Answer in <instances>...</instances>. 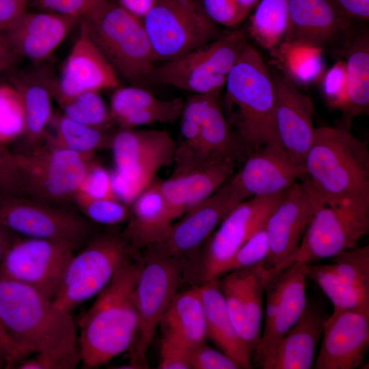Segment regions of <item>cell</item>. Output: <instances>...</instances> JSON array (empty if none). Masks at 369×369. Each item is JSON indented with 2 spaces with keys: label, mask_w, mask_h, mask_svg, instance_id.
Masks as SVG:
<instances>
[{
  "label": "cell",
  "mask_w": 369,
  "mask_h": 369,
  "mask_svg": "<svg viewBox=\"0 0 369 369\" xmlns=\"http://www.w3.org/2000/svg\"><path fill=\"white\" fill-rule=\"evenodd\" d=\"M0 320L28 357L20 369H73L81 363L76 325L70 312L37 289L0 275Z\"/></svg>",
  "instance_id": "obj_1"
},
{
  "label": "cell",
  "mask_w": 369,
  "mask_h": 369,
  "mask_svg": "<svg viewBox=\"0 0 369 369\" xmlns=\"http://www.w3.org/2000/svg\"><path fill=\"white\" fill-rule=\"evenodd\" d=\"M140 268L138 254L117 272L81 318L83 368H98L131 349L138 326L134 291Z\"/></svg>",
  "instance_id": "obj_2"
},
{
  "label": "cell",
  "mask_w": 369,
  "mask_h": 369,
  "mask_svg": "<svg viewBox=\"0 0 369 369\" xmlns=\"http://www.w3.org/2000/svg\"><path fill=\"white\" fill-rule=\"evenodd\" d=\"M299 179L318 208L369 193L366 142L340 127L314 128Z\"/></svg>",
  "instance_id": "obj_3"
},
{
  "label": "cell",
  "mask_w": 369,
  "mask_h": 369,
  "mask_svg": "<svg viewBox=\"0 0 369 369\" xmlns=\"http://www.w3.org/2000/svg\"><path fill=\"white\" fill-rule=\"evenodd\" d=\"M224 87L220 98L223 112L247 156L264 145L280 144L271 74L249 42L230 71Z\"/></svg>",
  "instance_id": "obj_4"
},
{
  "label": "cell",
  "mask_w": 369,
  "mask_h": 369,
  "mask_svg": "<svg viewBox=\"0 0 369 369\" xmlns=\"http://www.w3.org/2000/svg\"><path fill=\"white\" fill-rule=\"evenodd\" d=\"M139 257L141 268L135 287L138 326L129 350L130 368H148L146 354L156 329L187 278L188 260L166 254L152 245Z\"/></svg>",
  "instance_id": "obj_5"
},
{
  "label": "cell",
  "mask_w": 369,
  "mask_h": 369,
  "mask_svg": "<svg viewBox=\"0 0 369 369\" xmlns=\"http://www.w3.org/2000/svg\"><path fill=\"white\" fill-rule=\"evenodd\" d=\"M81 20L118 77L143 87L155 83L157 62L142 20L111 1L94 18Z\"/></svg>",
  "instance_id": "obj_6"
},
{
  "label": "cell",
  "mask_w": 369,
  "mask_h": 369,
  "mask_svg": "<svg viewBox=\"0 0 369 369\" xmlns=\"http://www.w3.org/2000/svg\"><path fill=\"white\" fill-rule=\"evenodd\" d=\"M68 262L52 298L59 308L70 312L97 296L117 272L135 257L120 232L95 234Z\"/></svg>",
  "instance_id": "obj_7"
},
{
  "label": "cell",
  "mask_w": 369,
  "mask_h": 369,
  "mask_svg": "<svg viewBox=\"0 0 369 369\" xmlns=\"http://www.w3.org/2000/svg\"><path fill=\"white\" fill-rule=\"evenodd\" d=\"M176 143L166 131L119 129L113 134L114 170L111 174L117 198L131 206L163 167L174 162Z\"/></svg>",
  "instance_id": "obj_8"
},
{
  "label": "cell",
  "mask_w": 369,
  "mask_h": 369,
  "mask_svg": "<svg viewBox=\"0 0 369 369\" xmlns=\"http://www.w3.org/2000/svg\"><path fill=\"white\" fill-rule=\"evenodd\" d=\"M369 231V193L325 205L314 213L297 250L277 267L294 262L310 264L357 247Z\"/></svg>",
  "instance_id": "obj_9"
},
{
  "label": "cell",
  "mask_w": 369,
  "mask_h": 369,
  "mask_svg": "<svg viewBox=\"0 0 369 369\" xmlns=\"http://www.w3.org/2000/svg\"><path fill=\"white\" fill-rule=\"evenodd\" d=\"M247 43V31L235 29L178 58L156 66L154 83L191 94H219L230 71Z\"/></svg>",
  "instance_id": "obj_10"
},
{
  "label": "cell",
  "mask_w": 369,
  "mask_h": 369,
  "mask_svg": "<svg viewBox=\"0 0 369 369\" xmlns=\"http://www.w3.org/2000/svg\"><path fill=\"white\" fill-rule=\"evenodd\" d=\"M23 195L51 204L73 201L94 154L44 144L14 153Z\"/></svg>",
  "instance_id": "obj_11"
},
{
  "label": "cell",
  "mask_w": 369,
  "mask_h": 369,
  "mask_svg": "<svg viewBox=\"0 0 369 369\" xmlns=\"http://www.w3.org/2000/svg\"><path fill=\"white\" fill-rule=\"evenodd\" d=\"M142 22L156 62L178 58L223 35L201 0H156Z\"/></svg>",
  "instance_id": "obj_12"
},
{
  "label": "cell",
  "mask_w": 369,
  "mask_h": 369,
  "mask_svg": "<svg viewBox=\"0 0 369 369\" xmlns=\"http://www.w3.org/2000/svg\"><path fill=\"white\" fill-rule=\"evenodd\" d=\"M0 224L24 237L64 241L77 249L94 235L95 223L82 215L23 195L0 193Z\"/></svg>",
  "instance_id": "obj_13"
},
{
  "label": "cell",
  "mask_w": 369,
  "mask_h": 369,
  "mask_svg": "<svg viewBox=\"0 0 369 369\" xmlns=\"http://www.w3.org/2000/svg\"><path fill=\"white\" fill-rule=\"evenodd\" d=\"M306 264L294 262L275 274L265 269L264 325L252 358L263 369H272L278 343L306 306Z\"/></svg>",
  "instance_id": "obj_14"
},
{
  "label": "cell",
  "mask_w": 369,
  "mask_h": 369,
  "mask_svg": "<svg viewBox=\"0 0 369 369\" xmlns=\"http://www.w3.org/2000/svg\"><path fill=\"white\" fill-rule=\"evenodd\" d=\"M282 193L254 196L238 203L221 221L204 245L199 261L198 284L219 277L240 247L263 227Z\"/></svg>",
  "instance_id": "obj_15"
},
{
  "label": "cell",
  "mask_w": 369,
  "mask_h": 369,
  "mask_svg": "<svg viewBox=\"0 0 369 369\" xmlns=\"http://www.w3.org/2000/svg\"><path fill=\"white\" fill-rule=\"evenodd\" d=\"M245 199L246 195L230 178L216 192L173 223L165 236L151 245L166 254L188 260L191 266L217 226Z\"/></svg>",
  "instance_id": "obj_16"
},
{
  "label": "cell",
  "mask_w": 369,
  "mask_h": 369,
  "mask_svg": "<svg viewBox=\"0 0 369 369\" xmlns=\"http://www.w3.org/2000/svg\"><path fill=\"white\" fill-rule=\"evenodd\" d=\"M77 249L64 241L20 236L0 262V275L52 299Z\"/></svg>",
  "instance_id": "obj_17"
},
{
  "label": "cell",
  "mask_w": 369,
  "mask_h": 369,
  "mask_svg": "<svg viewBox=\"0 0 369 369\" xmlns=\"http://www.w3.org/2000/svg\"><path fill=\"white\" fill-rule=\"evenodd\" d=\"M288 12L289 24L283 43L338 53L355 33V23L346 18L332 0H288Z\"/></svg>",
  "instance_id": "obj_18"
},
{
  "label": "cell",
  "mask_w": 369,
  "mask_h": 369,
  "mask_svg": "<svg viewBox=\"0 0 369 369\" xmlns=\"http://www.w3.org/2000/svg\"><path fill=\"white\" fill-rule=\"evenodd\" d=\"M369 346V310L333 307L326 318L315 369H354Z\"/></svg>",
  "instance_id": "obj_19"
},
{
  "label": "cell",
  "mask_w": 369,
  "mask_h": 369,
  "mask_svg": "<svg viewBox=\"0 0 369 369\" xmlns=\"http://www.w3.org/2000/svg\"><path fill=\"white\" fill-rule=\"evenodd\" d=\"M57 83L45 82L58 102L87 91L114 90L118 77L91 39L83 20Z\"/></svg>",
  "instance_id": "obj_20"
},
{
  "label": "cell",
  "mask_w": 369,
  "mask_h": 369,
  "mask_svg": "<svg viewBox=\"0 0 369 369\" xmlns=\"http://www.w3.org/2000/svg\"><path fill=\"white\" fill-rule=\"evenodd\" d=\"M264 271L263 262L219 279L230 318L252 358L261 337Z\"/></svg>",
  "instance_id": "obj_21"
},
{
  "label": "cell",
  "mask_w": 369,
  "mask_h": 369,
  "mask_svg": "<svg viewBox=\"0 0 369 369\" xmlns=\"http://www.w3.org/2000/svg\"><path fill=\"white\" fill-rule=\"evenodd\" d=\"M271 77L279 141L290 159L302 167L314 136L312 102L286 74L275 72Z\"/></svg>",
  "instance_id": "obj_22"
},
{
  "label": "cell",
  "mask_w": 369,
  "mask_h": 369,
  "mask_svg": "<svg viewBox=\"0 0 369 369\" xmlns=\"http://www.w3.org/2000/svg\"><path fill=\"white\" fill-rule=\"evenodd\" d=\"M318 208L299 180L283 192L265 223L269 242L266 269L277 267L297 250Z\"/></svg>",
  "instance_id": "obj_23"
},
{
  "label": "cell",
  "mask_w": 369,
  "mask_h": 369,
  "mask_svg": "<svg viewBox=\"0 0 369 369\" xmlns=\"http://www.w3.org/2000/svg\"><path fill=\"white\" fill-rule=\"evenodd\" d=\"M303 169L279 144H269L251 152L230 177L247 198L284 192L299 180Z\"/></svg>",
  "instance_id": "obj_24"
},
{
  "label": "cell",
  "mask_w": 369,
  "mask_h": 369,
  "mask_svg": "<svg viewBox=\"0 0 369 369\" xmlns=\"http://www.w3.org/2000/svg\"><path fill=\"white\" fill-rule=\"evenodd\" d=\"M79 22L76 17L53 12L26 11L3 33L18 57L39 62L50 57Z\"/></svg>",
  "instance_id": "obj_25"
},
{
  "label": "cell",
  "mask_w": 369,
  "mask_h": 369,
  "mask_svg": "<svg viewBox=\"0 0 369 369\" xmlns=\"http://www.w3.org/2000/svg\"><path fill=\"white\" fill-rule=\"evenodd\" d=\"M236 163L228 160L159 180L161 192L174 218L181 217L216 192L233 175Z\"/></svg>",
  "instance_id": "obj_26"
},
{
  "label": "cell",
  "mask_w": 369,
  "mask_h": 369,
  "mask_svg": "<svg viewBox=\"0 0 369 369\" xmlns=\"http://www.w3.org/2000/svg\"><path fill=\"white\" fill-rule=\"evenodd\" d=\"M130 217L120 234L133 252L137 255L159 242L174 223V218L159 188L152 182L131 204Z\"/></svg>",
  "instance_id": "obj_27"
},
{
  "label": "cell",
  "mask_w": 369,
  "mask_h": 369,
  "mask_svg": "<svg viewBox=\"0 0 369 369\" xmlns=\"http://www.w3.org/2000/svg\"><path fill=\"white\" fill-rule=\"evenodd\" d=\"M200 117L198 167L228 160L238 163L245 159L247 153L224 115L219 94L200 95Z\"/></svg>",
  "instance_id": "obj_28"
},
{
  "label": "cell",
  "mask_w": 369,
  "mask_h": 369,
  "mask_svg": "<svg viewBox=\"0 0 369 369\" xmlns=\"http://www.w3.org/2000/svg\"><path fill=\"white\" fill-rule=\"evenodd\" d=\"M326 318L316 305L307 302L299 318L278 343L272 369L313 368Z\"/></svg>",
  "instance_id": "obj_29"
},
{
  "label": "cell",
  "mask_w": 369,
  "mask_h": 369,
  "mask_svg": "<svg viewBox=\"0 0 369 369\" xmlns=\"http://www.w3.org/2000/svg\"><path fill=\"white\" fill-rule=\"evenodd\" d=\"M197 285L204 308L207 337L241 368H252V356L230 318L219 277Z\"/></svg>",
  "instance_id": "obj_30"
},
{
  "label": "cell",
  "mask_w": 369,
  "mask_h": 369,
  "mask_svg": "<svg viewBox=\"0 0 369 369\" xmlns=\"http://www.w3.org/2000/svg\"><path fill=\"white\" fill-rule=\"evenodd\" d=\"M345 57L347 95L342 108L340 128L349 130L354 117L368 112L369 109V36L368 31L355 32L338 53Z\"/></svg>",
  "instance_id": "obj_31"
},
{
  "label": "cell",
  "mask_w": 369,
  "mask_h": 369,
  "mask_svg": "<svg viewBox=\"0 0 369 369\" xmlns=\"http://www.w3.org/2000/svg\"><path fill=\"white\" fill-rule=\"evenodd\" d=\"M159 326L162 334L173 338L190 350L205 342V312L197 285L176 293Z\"/></svg>",
  "instance_id": "obj_32"
},
{
  "label": "cell",
  "mask_w": 369,
  "mask_h": 369,
  "mask_svg": "<svg viewBox=\"0 0 369 369\" xmlns=\"http://www.w3.org/2000/svg\"><path fill=\"white\" fill-rule=\"evenodd\" d=\"M14 86L20 94L25 120V137L31 148L41 144L51 120V93L45 82L29 78H16Z\"/></svg>",
  "instance_id": "obj_33"
},
{
  "label": "cell",
  "mask_w": 369,
  "mask_h": 369,
  "mask_svg": "<svg viewBox=\"0 0 369 369\" xmlns=\"http://www.w3.org/2000/svg\"><path fill=\"white\" fill-rule=\"evenodd\" d=\"M253 10L247 33L264 49L277 53L288 27V0H260Z\"/></svg>",
  "instance_id": "obj_34"
},
{
  "label": "cell",
  "mask_w": 369,
  "mask_h": 369,
  "mask_svg": "<svg viewBox=\"0 0 369 369\" xmlns=\"http://www.w3.org/2000/svg\"><path fill=\"white\" fill-rule=\"evenodd\" d=\"M54 133H46L45 144L76 152L94 154L97 150L110 148L113 135L77 122L64 113L54 118Z\"/></svg>",
  "instance_id": "obj_35"
},
{
  "label": "cell",
  "mask_w": 369,
  "mask_h": 369,
  "mask_svg": "<svg viewBox=\"0 0 369 369\" xmlns=\"http://www.w3.org/2000/svg\"><path fill=\"white\" fill-rule=\"evenodd\" d=\"M200 95L191 94L184 100L180 117V141L176 144L174 170L172 176L198 168L200 148Z\"/></svg>",
  "instance_id": "obj_36"
},
{
  "label": "cell",
  "mask_w": 369,
  "mask_h": 369,
  "mask_svg": "<svg viewBox=\"0 0 369 369\" xmlns=\"http://www.w3.org/2000/svg\"><path fill=\"white\" fill-rule=\"evenodd\" d=\"M305 271L307 278L318 284L333 307L369 310V301L364 299L338 275L332 264H307Z\"/></svg>",
  "instance_id": "obj_37"
},
{
  "label": "cell",
  "mask_w": 369,
  "mask_h": 369,
  "mask_svg": "<svg viewBox=\"0 0 369 369\" xmlns=\"http://www.w3.org/2000/svg\"><path fill=\"white\" fill-rule=\"evenodd\" d=\"M283 57L286 75L294 82L312 83L323 72V51L312 46L283 43L279 50Z\"/></svg>",
  "instance_id": "obj_38"
},
{
  "label": "cell",
  "mask_w": 369,
  "mask_h": 369,
  "mask_svg": "<svg viewBox=\"0 0 369 369\" xmlns=\"http://www.w3.org/2000/svg\"><path fill=\"white\" fill-rule=\"evenodd\" d=\"M69 118L93 128L107 130L113 123L109 107L98 91H87L58 102Z\"/></svg>",
  "instance_id": "obj_39"
},
{
  "label": "cell",
  "mask_w": 369,
  "mask_h": 369,
  "mask_svg": "<svg viewBox=\"0 0 369 369\" xmlns=\"http://www.w3.org/2000/svg\"><path fill=\"white\" fill-rule=\"evenodd\" d=\"M331 258V264L338 275L369 301V246H357Z\"/></svg>",
  "instance_id": "obj_40"
},
{
  "label": "cell",
  "mask_w": 369,
  "mask_h": 369,
  "mask_svg": "<svg viewBox=\"0 0 369 369\" xmlns=\"http://www.w3.org/2000/svg\"><path fill=\"white\" fill-rule=\"evenodd\" d=\"M72 202L95 224L114 226L126 223L130 217L131 206L118 199L90 198L77 193Z\"/></svg>",
  "instance_id": "obj_41"
},
{
  "label": "cell",
  "mask_w": 369,
  "mask_h": 369,
  "mask_svg": "<svg viewBox=\"0 0 369 369\" xmlns=\"http://www.w3.org/2000/svg\"><path fill=\"white\" fill-rule=\"evenodd\" d=\"M25 113L21 96L12 85H0V141L3 144L24 135Z\"/></svg>",
  "instance_id": "obj_42"
},
{
  "label": "cell",
  "mask_w": 369,
  "mask_h": 369,
  "mask_svg": "<svg viewBox=\"0 0 369 369\" xmlns=\"http://www.w3.org/2000/svg\"><path fill=\"white\" fill-rule=\"evenodd\" d=\"M269 242L265 225L255 232L240 247L224 269V273L256 265L265 261Z\"/></svg>",
  "instance_id": "obj_43"
},
{
  "label": "cell",
  "mask_w": 369,
  "mask_h": 369,
  "mask_svg": "<svg viewBox=\"0 0 369 369\" xmlns=\"http://www.w3.org/2000/svg\"><path fill=\"white\" fill-rule=\"evenodd\" d=\"M37 3L51 12L76 17L80 20L96 16L110 0H36Z\"/></svg>",
  "instance_id": "obj_44"
},
{
  "label": "cell",
  "mask_w": 369,
  "mask_h": 369,
  "mask_svg": "<svg viewBox=\"0 0 369 369\" xmlns=\"http://www.w3.org/2000/svg\"><path fill=\"white\" fill-rule=\"evenodd\" d=\"M77 193L90 198L118 199L113 191L111 174L94 161L89 167Z\"/></svg>",
  "instance_id": "obj_45"
},
{
  "label": "cell",
  "mask_w": 369,
  "mask_h": 369,
  "mask_svg": "<svg viewBox=\"0 0 369 369\" xmlns=\"http://www.w3.org/2000/svg\"><path fill=\"white\" fill-rule=\"evenodd\" d=\"M322 90L331 106L342 109L347 95V73L344 61L339 60L324 74Z\"/></svg>",
  "instance_id": "obj_46"
},
{
  "label": "cell",
  "mask_w": 369,
  "mask_h": 369,
  "mask_svg": "<svg viewBox=\"0 0 369 369\" xmlns=\"http://www.w3.org/2000/svg\"><path fill=\"white\" fill-rule=\"evenodd\" d=\"M208 18L219 26L236 28L246 18L236 0H201Z\"/></svg>",
  "instance_id": "obj_47"
},
{
  "label": "cell",
  "mask_w": 369,
  "mask_h": 369,
  "mask_svg": "<svg viewBox=\"0 0 369 369\" xmlns=\"http://www.w3.org/2000/svg\"><path fill=\"white\" fill-rule=\"evenodd\" d=\"M191 369H239V365L223 352L203 342L190 350Z\"/></svg>",
  "instance_id": "obj_48"
},
{
  "label": "cell",
  "mask_w": 369,
  "mask_h": 369,
  "mask_svg": "<svg viewBox=\"0 0 369 369\" xmlns=\"http://www.w3.org/2000/svg\"><path fill=\"white\" fill-rule=\"evenodd\" d=\"M189 348L173 338L162 334L158 368L189 369Z\"/></svg>",
  "instance_id": "obj_49"
},
{
  "label": "cell",
  "mask_w": 369,
  "mask_h": 369,
  "mask_svg": "<svg viewBox=\"0 0 369 369\" xmlns=\"http://www.w3.org/2000/svg\"><path fill=\"white\" fill-rule=\"evenodd\" d=\"M0 193L23 195L14 153L10 152L1 141H0Z\"/></svg>",
  "instance_id": "obj_50"
},
{
  "label": "cell",
  "mask_w": 369,
  "mask_h": 369,
  "mask_svg": "<svg viewBox=\"0 0 369 369\" xmlns=\"http://www.w3.org/2000/svg\"><path fill=\"white\" fill-rule=\"evenodd\" d=\"M28 355L11 340L0 320V359L5 368H16Z\"/></svg>",
  "instance_id": "obj_51"
},
{
  "label": "cell",
  "mask_w": 369,
  "mask_h": 369,
  "mask_svg": "<svg viewBox=\"0 0 369 369\" xmlns=\"http://www.w3.org/2000/svg\"><path fill=\"white\" fill-rule=\"evenodd\" d=\"M29 0H0V32L10 29L26 12Z\"/></svg>",
  "instance_id": "obj_52"
},
{
  "label": "cell",
  "mask_w": 369,
  "mask_h": 369,
  "mask_svg": "<svg viewBox=\"0 0 369 369\" xmlns=\"http://www.w3.org/2000/svg\"><path fill=\"white\" fill-rule=\"evenodd\" d=\"M338 10L348 20L366 22L369 19V0H332Z\"/></svg>",
  "instance_id": "obj_53"
},
{
  "label": "cell",
  "mask_w": 369,
  "mask_h": 369,
  "mask_svg": "<svg viewBox=\"0 0 369 369\" xmlns=\"http://www.w3.org/2000/svg\"><path fill=\"white\" fill-rule=\"evenodd\" d=\"M114 2L133 16L143 20L156 0H115Z\"/></svg>",
  "instance_id": "obj_54"
},
{
  "label": "cell",
  "mask_w": 369,
  "mask_h": 369,
  "mask_svg": "<svg viewBox=\"0 0 369 369\" xmlns=\"http://www.w3.org/2000/svg\"><path fill=\"white\" fill-rule=\"evenodd\" d=\"M18 57L3 32H0V72L12 67Z\"/></svg>",
  "instance_id": "obj_55"
},
{
  "label": "cell",
  "mask_w": 369,
  "mask_h": 369,
  "mask_svg": "<svg viewBox=\"0 0 369 369\" xmlns=\"http://www.w3.org/2000/svg\"><path fill=\"white\" fill-rule=\"evenodd\" d=\"M20 236L0 224V262L12 244Z\"/></svg>",
  "instance_id": "obj_56"
},
{
  "label": "cell",
  "mask_w": 369,
  "mask_h": 369,
  "mask_svg": "<svg viewBox=\"0 0 369 369\" xmlns=\"http://www.w3.org/2000/svg\"><path fill=\"white\" fill-rule=\"evenodd\" d=\"M260 0H236L241 10L247 18Z\"/></svg>",
  "instance_id": "obj_57"
},
{
  "label": "cell",
  "mask_w": 369,
  "mask_h": 369,
  "mask_svg": "<svg viewBox=\"0 0 369 369\" xmlns=\"http://www.w3.org/2000/svg\"><path fill=\"white\" fill-rule=\"evenodd\" d=\"M5 368V364L0 359V368Z\"/></svg>",
  "instance_id": "obj_58"
}]
</instances>
